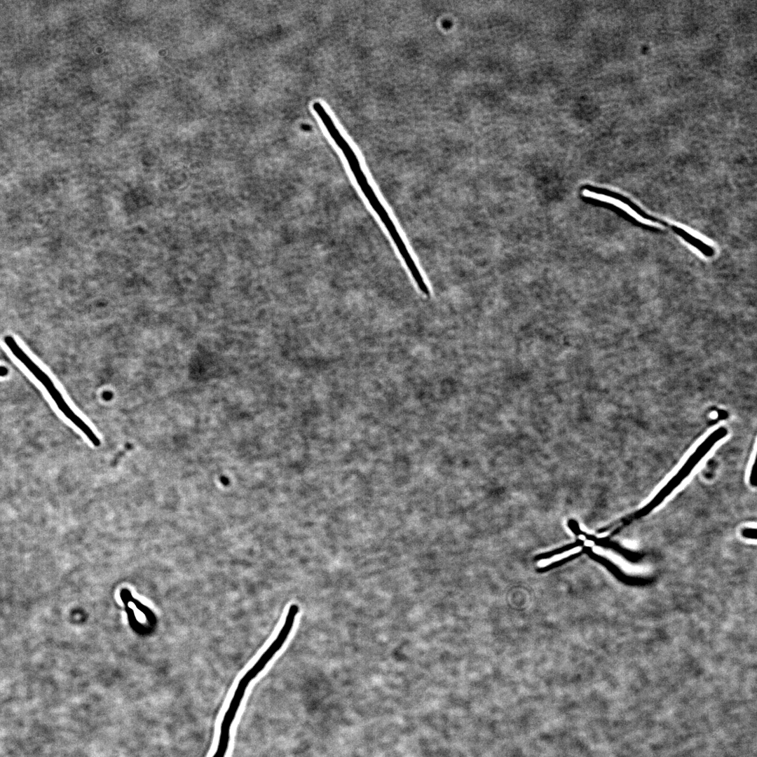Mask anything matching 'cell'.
Listing matches in <instances>:
<instances>
[{
    "instance_id": "obj_1",
    "label": "cell",
    "mask_w": 757,
    "mask_h": 757,
    "mask_svg": "<svg viewBox=\"0 0 757 757\" xmlns=\"http://www.w3.org/2000/svg\"><path fill=\"white\" fill-rule=\"evenodd\" d=\"M3 341L13 355L44 387L62 413L86 436L95 446H99L101 442L98 437L72 410L48 375L27 354L12 336H4Z\"/></svg>"
},
{
    "instance_id": "obj_2",
    "label": "cell",
    "mask_w": 757,
    "mask_h": 757,
    "mask_svg": "<svg viewBox=\"0 0 757 757\" xmlns=\"http://www.w3.org/2000/svg\"><path fill=\"white\" fill-rule=\"evenodd\" d=\"M726 434V430L724 428H721L715 431L706 441L703 443L701 449H699L695 455L692 456L690 460L683 467V470H681L678 475H676L669 483L659 493V494L654 498V500L648 504L646 507L636 514V517H641L650 512L653 508L657 506L674 489L677 484L681 482V480L690 472L695 465L698 461L706 453L710 448L714 444V443L724 437Z\"/></svg>"
},
{
    "instance_id": "obj_3",
    "label": "cell",
    "mask_w": 757,
    "mask_h": 757,
    "mask_svg": "<svg viewBox=\"0 0 757 757\" xmlns=\"http://www.w3.org/2000/svg\"><path fill=\"white\" fill-rule=\"evenodd\" d=\"M313 109L320 118L323 125L325 126L327 132L338 147L342 151L344 157L346 158L349 167L354 166L360 161L356 156L355 151L353 150L348 142L340 133L339 130L336 127L333 120L328 114L323 106L318 102H315L313 104Z\"/></svg>"
},
{
    "instance_id": "obj_4",
    "label": "cell",
    "mask_w": 757,
    "mask_h": 757,
    "mask_svg": "<svg viewBox=\"0 0 757 757\" xmlns=\"http://www.w3.org/2000/svg\"><path fill=\"white\" fill-rule=\"evenodd\" d=\"M670 228L676 234L679 236L688 244L696 248L705 257H711L714 255V249L707 243L703 242L700 238L694 236L693 235L679 226L671 225Z\"/></svg>"
},
{
    "instance_id": "obj_5",
    "label": "cell",
    "mask_w": 757,
    "mask_h": 757,
    "mask_svg": "<svg viewBox=\"0 0 757 757\" xmlns=\"http://www.w3.org/2000/svg\"><path fill=\"white\" fill-rule=\"evenodd\" d=\"M581 550H582V547L578 546V547H574L573 549H571L567 552H563L561 554L554 555V557H552L551 558H549V559H542L538 563V566L539 567H540V568L545 567V566H547L549 564H551L552 563H554L555 561H558L560 559H563L566 558V557H569L571 555L575 554L580 552Z\"/></svg>"
}]
</instances>
